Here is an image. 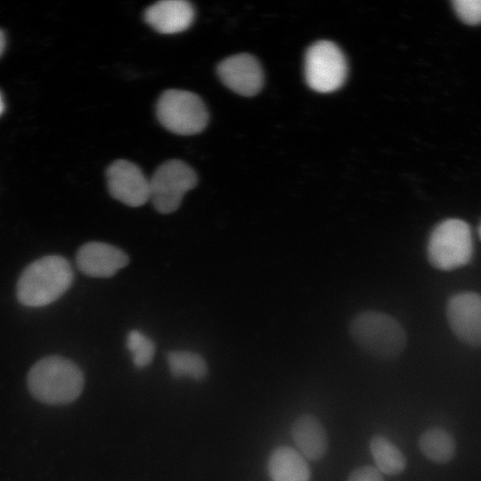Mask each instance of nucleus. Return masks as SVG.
I'll return each mask as SVG.
<instances>
[{"instance_id":"obj_1","label":"nucleus","mask_w":481,"mask_h":481,"mask_svg":"<svg viewBox=\"0 0 481 481\" xmlns=\"http://www.w3.org/2000/svg\"><path fill=\"white\" fill-rule=\"evenodd\" d=\"M31 395L47 404H65L76 400L84 387V375L72 361L59 355L36 363L28 375Z\"/></svg>"},{"instance_id":"obj_2","label":"nucleus","mask_w":481,"mask_h":481,"mask_svg":"<svg viewBox=\"0 0 481 481\" xmlns=\"http://www.w3.org/2000/svg\"><path fill=\"white\" fill-rule=\"evenodd\" d=\"M73 271L61 256H46L28 265L17 282V298L27 306H44L58 299L71 286Z\"/></svg>"},{"instance_id":"obj_3","label":"nucleus","mask_w":481,"mask_h":481,"mask_svg":"<svg viewBox=\"0 0 481 481\" xmlns=\"http://www.w3.org/2000/svg\"><path fill=\"white\" fill-rule=\"evenodd\" d=\"M349 333L359 347L381 359L398 356L406 345V334L401 323L381 312L359 314L351 321Z\"/></svg>"},{"instance_id":"obj_4","label":"nucleus","mask_w":481,"mask_h":481,"mask_svg":"<svg viewBox=\"0 0 481 481\" xmlns=\"http://www.w3.org/2000/svg\"><path fill=\"white\" fill-rule=\"evenodd\" d=\"M471 228L463 220L450 218L431 232L427 247L429 263L440 270H452L467 265L473 255Z\"/></svg>"},{"instance_id":"obj_5","label":"nucleus","mask_w":481,"mask_h":481,"mask_svg":"<svg viewBox=\"0 0 481 481\" xmlns=\"http://www.w3.org/2000/svg\"><path fill=\"white\" fill-rule=\"evenodd\" d=\"M156 115L162 126L180 135L199 134L208 123V111L202 99L185 90L164 91L158 99Z\"/></svg>"},{"instance_id":"obj_6","label":"nucleus","mask_w":481,"mask_h":481,"mask_svg":"<svg viewBox=\"0 0 481 481\" xmlns=\"http://www.w3.org/2000/svg\"><path fill=\"white\" fill-rule=\"evenodd\" d=\"M149 183L154 208L170 214L179 208L185 193L196 187L198 175L187 163L174 159L159 165Z\"/></svg>"},{"instance_id":"obj_7","label":"nucleus","mask_w":481,"mask_h":481,"mask_svg":"<svg viewBox=\"0 0 481 481\" xmlns=\"http://www.w3.org/2000/svg\"><path fill=\"white\" fill-rule=\"evenodd\" d=\"M347 73L346 58L341 50L330 41H318L306 53L305 77L307 85L319 93L338 89Z\"/></svg>"},{"instance_id":"obj_8","label":"nucleus","mask_w":481,"mask_h":481,"mask_svg":"<svg viewBox=\"0 0 481 481\" xmlns=\"http://www.w3.org/2000/svg\"><path fill=\"white\" fill-rule=\"evenodd\" d=\"M106 180L110 196L128 207H141L150 200L149 180L133 162L113 161L106 170Z\"/></svg>"},{"instance_id":"obj_9","label":"nucleus","mask_w":481,"mask_h":481,"mask_svg":"<svg viewBox=\"0 0 481 481\" xmlns=\"http://www.w3.org/2000/svg\"><path fill=\"white\" fill-rule=\"evenodd\" d=\"M221 82L232 92L246 97L257 94L264 85V74L257 59L249 53H237L216 66Z\"/></svg>"},{"instance_id":"obj_10","label":"nucleus","mask_w":481,"mask_h":481,"mask_svg":"<svg viewBox=\"0 0 481 481\" xmlns=\"http://www.w3.org/2000/svg\"><path fill=\"white\" fill-rule=\"evenodd\" d=\"M447 318L459 339L481 346V296L473 292L453 296L448 302Z\"/></svg>"},{"instance_id":"obj_11","label":"nucleus","mask_w":481,"mask_h":481,"mask_svg":"<svg viewBox=\"0 0 481 481\" xmlns=\"http://www.w3.org/2000/svg\"><path fill=\"white\" fill-rule=\"evenodd\" d=\"M76 262L81 273L96 278H108L126 266L129 257L119 248L101 241H90L79 248Z\"/></svg>"},{"instance_id":"obj_12","label":"nucleus","mask_w":481,"mask_h":481,"mask_svg":"<svg viewBox=\"0 0 481 481\" xmlns=\"http://www.w3.org/2000/svg\"><path fill=\"white\" fill-rule=\"evenodd\" d=\"M195 9L185 0H161L148 6L143 14L144 21L160 34L183 32L192 24Z\"/></svg>"},{"instance_id":"obj_13","label":"nucleus","mask_w":481,"mask_h":481,"mask_svg":"<svg viewBox=\"0 0 481 481\" xmlns=\"http://www.w3.org/2000/svg\"><path fill=\"white\" fill-rule=\"evenodd\" d=\"M297 450L308 460H319L328 447L327 434L321 422L312 415H302L292 426Z\"/></svg>"},{"instance_id":"obj_14","label":"nucleus","mask_w":481,"mask_h":481,"mask_svg":"<svg viewBox=\"0 0 481 481\" xmlns=\"http://www.w3.org/2000/svg\"><path fill=\"white\" fill-rule=\"evenodd\" d=\"M272 481H309L310 469L306 459L289 446L273 450L268 461Z\"/></svg>"},{"instance_id":"obj_15","label":"nucleus","mask_w":481,"mask_h":481,"mask_svg":"<svg viewBox=\"0 0 481 481\" xmlns=\"http://www.w3.org/2000/svg\"><path fill=\"white\" fill-rule=\"evenodd\" d=\"M419 446L422 453L436 463L449 462L456 452L453 436L441 428H431L423 432L419 439Z\"/></svg>"},{"instance_id":"obj_16","label":"nucleus","mask_w":481,"mask_h":481,"mask_svg":"<svg viewBox=\"0 0 481 481\" xmlns=\"http://www.w3.org/2000/svg\"><path fill=\"white\" fill-rule=\"evenodd\" d=\"M370 449L376 469L384 474L396 475L401 473L406 464L402 452L387 438L382 436H374L370 443Z\"/></svg>"},{"instance_id":"obj_17","label":"nucleus","mask_w":481,"mask_h":481,"mask_svg":"<svg viewBox=\"0 0 481 481\" xmlns=\"http://www.w3.org/2000/svg\"><path fill=\"white\" fill-rule=\"evenodd\" d=\"M167 362L171 374L175 378L189 377L196 380L204 379L208 373L205 360L190 351H170Z\"/></svg>"},{"instance_id":"obj_18","label":"nucleus","mask_w":481,"mask_h":481,"mask_svg":"<svg viewBox=\"0 0 481 481\" xmlns=\"http://www.w3.org/2000/svg\"><path fill=\"white\" fill-rule=\"evenodd\" d=\"M126 346L132 354L135 367L143 368L151 363L155 355V344L141 331L133 330L128 333Z\"/></svg>"},{"instance_id":"obj_19","label":"nucleus","mask_w":481,"mask_h":481,"mask_svg":"<svg viewBox=\"0 0 481 481\" xmlns=\"http://www.w3.org/2000/svg\"><path fill=\"white\" fill-rule=\"evenodd\" d=\"M452 4L462 22L468 25L481 23V0H453Z\"/></svg>"},{"instance_id":"obj_20","label":"nucleus","mask_w":481,"mask_h":481,"mask_svg":"<svg viewBox=\"0 0 481 481\" xmlns=\"http://www.w3.org/2000/svg\"><path fill=\"white\" fill-rule=\"evenodd\" d=\"M347 481H384L382 473L375 467L363 466L355 469Z\"/></svg>"},{"instance_id":"obj_21","label":"nucleus","mask_w":481,"mask_h":481,"mask_svg":"<svg viewBox=\"0 0 481 481\" xmlns=\"http://www.w3.org/2000/svg\"><path fill=\"white\" fill-rule=\"evenodd\" d=\"M5 45V38L3 31L0 29V55L2 54Z\"/></svg>"},{"instance_id":"obj_22","label":"nucleus","mask_w":481,"mask_h":481,"mask_svg":"<svg viewBox=\"0 0 481 481\" xmlns=\"http://www.w3.org/2000/svg\"><path fill=\"white\" fill-rule=\"evenodd\" d=\"M4 109V105L3 99L0 94V115L3 113Z\"/></svg>"},{"instance_id":"obj_23","label":"nucleus","mask_w":481,"mask_h":481,"mask_svg":"<svg viewBox=\"0 0 481 481\" xmlns=\"http://www.w3.org/2000/svg\"><path fill=\"white\" fill-rule=\"evenodd\" d=\"M478 235H479V238L481 240V224H480L479 228H478Z\"/></svg>"}]
</instances>
